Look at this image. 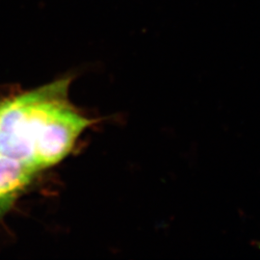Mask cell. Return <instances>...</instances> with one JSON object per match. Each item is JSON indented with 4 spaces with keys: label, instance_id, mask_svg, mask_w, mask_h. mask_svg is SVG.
<instances>
[{
    "label": "cell",
    "instance_id": "4",
    "mask_svg": "<svg viewBox=\"0 0 260 260\" xmlns=\"http://www.w3.org/2000/svg\"><path fill=\"white\" fill-rule=\"evenodd\" d=\"M256 246H257V248H258V249H260V242L259 243H257V244H256Z\"/></svg>",
    "mask_w": 260,
    "mask_h": 260
},
{
    "label": "cell",
    "instance_id": "2",
    "mask_svg": "<svg viewBox=\"0 0 260 260\" xmlns=\"http://www.w3.org/2000/svg\"><path fill=\"white\" fill-rule=\"evenodd\" d=\"M30 93L0 103V154L33 165Z\"/></svg>",
    "mask_w": 260,
    "mask_h": 260
},
{
    "label": "cell",
    "instance_id": "1",
    "mask_svg": "<svg viewBox=\"0 0 260 260\" xmlns=\"http://www.w3.org/2000/svg\"><path fill=\"white\" fill-rule=\"evenodd\" d=\"M70 83V78H64L29 92L33 165L38 171L56 165L67 157L79 136L95 122L69 103Z\"/></svg>",
    "mask_w": 260,
    "mask_h": 260
},
{
    "label": "cell",
    "instance_id": "3",
    "mask_svg": "<svg viewBox=\"0 0 260 260\" xmlns=\"http://www.w3.org/2000/svg\"><path fill=\"white\" fill-rule=\"evenodd\" d=\"M37 172L32 165L0 154V211L30 184Z\"/></svg>",
    "mask_w": 260,
    "mask_h": 260
}]
</instances>
